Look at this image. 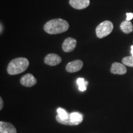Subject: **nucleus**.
<instances>
[{
  "mask_svg": "<svg viewBox=\"0 0 133 133\" xmlns=\"http://www.w3.org/2000/svg\"><path fill=\"white\" fill-rule=\"evenodd\" d=\"M20 82L22 86L29 88L35 85L37 83V80L32 74H27L21 78Z\"/></svg>",
  "mask_w": 133,
  "mask_h": 133,
  "instance_id": "423d86ee",
  "label": "nucleus"
},
{
  "mask_svg": "<svg viewBox=\"0 0 133 133\" xmlns=\"http://www.w3.org/2000/svg\"><path fill=\"white\" fill-rule=\"evenodd\" d=\"M69 4L75 9H84L89 6L90 0H70Z\"/></svg>",
  "mask_w": 133,
  "mask_h": 133,
  "instance_id": "6e6552de",
  "label": "nucleus"
},
{
  "mask_svg": "<svg viewBox=\"0 0 133 133\" xmlns=\"http://www.w3.org/2000/svg\"><path fill=\"white\" fill-rule=\"evenodd\" d=\"M133 18L132 13H126V21H130Z\"/></svg>",
  "mask_w": 133,
  "mask_h": 133,
  "instance_id": "dca6fc26",
  "label": "nucleus"
},
{
  "mask_svg": "<svg viewBox=\"0 0 133 133\" xmlns=\"http://www.w3.org/2000/svg\"><path fill=\"white\" fill-rule=\"evenodd\" d=\"M131 56H133V46H131Z\"/></svg>",
  "mask_w": 133,
  "mask_h": 133,
  "instance_id": "a211bd4d",
  "label": "nucleus"
},
{
  "mask_svg": "<svg viewBox=\"0 0 133 133\" xmlns=\"http://www.w3.org/2000/svg\"><path fill=\"white\" fill-rule=\"evenodd\" d=\"M29 66V60L25 57H17L12 60L8 64L7 71L11 75H15L24 72Z\"/></svg>",
  "mask_w": 133,
  "mask_h": 133,
  "instance_id": "f03ea898",
  "label": "nucleus"
},
{
  "mask_svg": "<svg viewBox=\"0 0 133 133\" xmlns=\"http://www.w3.org/2000/svg\"><path fill=\"white\" fill-rule=\"evenodd\" d=\"M3 101L2 97H0V110L3 109Z\"/></svg>",
  "mask_w": 133,
  "mask_h": 133,
  "instance_id": "f3484780",
  "label": "nucleus"
},
{
  "mask_svg": "<svg viewBox=\"0 0 133 133\" xmlns=\"http://www.w3.org/2000/svg\"><path fill=\"white\" fill-rule=\"evenodd\" d=\"M114 29V25L109 21H104L96 27V33L97 38H103L110 34Z\"/></svg>",
  "mask_w": 133,
  "mask_h": 133,
  "instance_id": "7ed1b4c3",
  "label": "nucleus"
},
{
  "mask_svg": "<svg viewBox=\"0 0 133 133\" xmlns=\"http://www.w3.org/2000/svg\"><path fill=\"white\" fill-rule=\"evenodd\" d=\"M57 112L58 114L56 116V117L59 118L61 119H63V120L67 119L68 118H69L70 114H68V113L66 112V111L64 109H62V108H59V109L57 110Z\"/></svg>",
  "mask_w": 133,
  "mask_h": 133,
  "instance_id": "ddd939ff",
  "label": "nucleus"
},
{
  "mask_svg": "<svg viewBox=\"0 0 133 133\" xmlns=\"http://www.w3.org/2000/svg\"><path fill=\"white\" fill-rule=\"evenodd\" d=\"M77 41L75 38L69 37L66 38L62 43V49L64 52H70L75 49Z\"/></svg>",
  "mask_w": 133,
  "mask_h": 133,
  "instance_id": "39448f33",
  "label": "nucleus"
},
{
  "mask_svg": "<svg viewBox=\"0 0 133 133\" xmlns=\"http://www.w3.org/2000/svg\"><path fill=\"white\" fill-rule=\"evenodd\" d=\"M0 133H17V129L12 124L0 121Z\"/></svg>",
  "mask_w": 133,
  "mask_h": 133,
  "instance_id": "9d476101",
  "label": "nucleus"
},
{
  "mask_svg": "<svg viewBox=\"0 0 133 133\" xmlns=\"http://www.w3.org/2000/svg\"><path fill=\"white\" fill-rule=\"evenodd\" d=\"M76 83L79 86V89L81 91H84L86 90V85L88 84V81H84V79L83 78H79L76 80Z\"/></svg>",
  "mask_w": 133,
  "mask_h": 133,
  "instance_id": "4468645a",
  "label": "nucleus"
},
{
  "mask_svg": "<svg viewBox=\"0 0 133 133\" xmlns=\"http://www.w3.org/2000/svg\"><path fill=\"white\" fill-rule=\"evenodd\" d=\"M70 118L74 126L78 125V124L82 123L83 120L82 115L78 112H73L70 114Z\"/></svg>",
  "mask_w": 133,
  "mask_h": 133,
  "instance_id": "f8f14e48",
  "label": "nucleus"
},
{
  "mask_svg": "<svg viewBox=\"0 0 133 133\" xmlns=\"http://www.w3.org/2000/svg\"><path fill=\"white\" fill-rule=\"evenodd\" d=\"M110 72L113 74L124 75L127 72V69L123 64L114 62L113 63L111 66Z\"/></svg>",
  "mask_w": 133,
  "mask_h": 133,
  "instance_id": "1a4fd4ad",
  "label": "nucleus"
},
{
  "mask_svg": "<svg viewBox=\"0 0 133 133\" xmlns=\"http://www.w3.org/2000/svg\"><path fill=\"white\" fill-rule=\"evenodd\" d=\"M122 62L124 65L133 67V56H127L122 59Z\"/></svg>",
  "mask_w": 133,
  "mask_h": 133,
  "instance_id": "2eb2a0df",
  "label": "nucleus"
},
{
  "mask_svg": "<svg viewBox=\"0 0 133 133\" xmlns=\"http://www.w3.org/2000/svg\"><path fill=\"white\" fill-rule=\"evenodd\" d=\"M0 26H1V30H0V31H1V33H2V30H3V28H2V24H1L0 25Z\"/></svg>",
  "mask_w": 133,
  "mask_h": 133,
  "instance_id": "6ab92c4d",
  "label": "nucleus"
},
{
  "mask_svg": "<svg viewBox=\"0 0 133 133\" xmlns=\"http://www.w3.org/2000/svg\"><path fill=\"white\" fill-rule=\"evenodd\" d=\"M69 24L62 19H54L47 22L44 25V30L48 34L57 35L67 31Z\"/></svg>",
  "mask_w": 133,
  "mask_h": 133,
  "instance_id": "f257e3e1",
  "label": "nucleus"
},
{
  "mask_svg": "<svg viewBox=\"0 0 133 133\" xmlns=\"http://www.w3.org/2000/svg\"><path fill=\"white\" fill-rule=\"evenodd\" d=\"M61 62H62V58L60 57L59 55L54 54V53L48 54L44 59V64L50 66L57 65L61 64Z\"/></svg>",
  "mask_w": 133,
  "mask_h": 133,
  "instance_id": "20e7f679",
  "label": "nucleus"
},
{
  "mask_svg": "<svg viewBox=\"0 0 133 133\" xmlns=\"http://www.w3.org/2000/svg\"><path fill=\"white\" fill-rule=\"evenodd\" d=\"M120 29L126 34H129L133 31V25L131 21H124L121 23Z\"/></svg>",
  "mask_w": 133,
  "mask_h": 133,
  "instance_id": "9b49d317",
  "label": "nucleus"
},
{
  "mask_svg": "<svg viewBox=\"0 0 133 133\" xmlns=\"http://www.w3.org/2000/svg\"><path fill=\"white\" fill-rule=\"evenodd\" d=\"M83 62L81 60H75L68 63L66 66V70L69 73H75L82 69Z\"/></svg>",
  "mask_w": 133,
  "mask_h": 133,
  "instance_id": "0eeeda50",
  "label": "nucleus"
}]
</instances>
